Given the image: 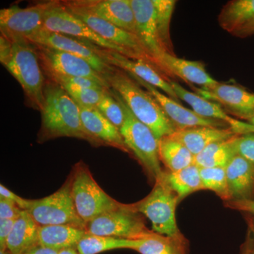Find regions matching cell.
<instances>
[{
    "label": "cell",
    "instance_id": "cell-41",
    "mask_svg": "<svg viewBox=\"0 0 254 254\" xmlns=\"http://www.w3.org/2000/svg\"><path fill=\"white\" fill-rule=\"evenodd\" d=\"M12 49V42L4 36H0V62L3 64L9 58Z\"/></svg>",
    "mask_w": 254,
    "mask_h": 254
},
{
    "label": "cell",
    "instance_id": "cell-25",
    "mask_svg": "<svg viewBox=\"0 0 254 254\" xmlns=\"http://www.w3.org/2000/svg\"><path fill=\"white\" fill-rule=\"evenodd\" d=\"M39 227L30 214L23 210L15 221L6 250L14 254H24L39 245Z\"/></svg>",
    "mask_w": 254,
    "mask_h": 254
},
{
    "label": "cell",
    "instance_id": "cell-12",
    "mask_svg": "<svg viewBox=\"0 0 254 254\" xmlns=\"http://www.w3.org/2000/svg\"><path fill=\"white\" fill-rule=\"evenodd\" d=\"M36 46L41 66L48 77H83L98 82L110 89L106 78L95 71L86 60L60 50Z\"/></svg>",
    "mask_w": 254,
    "mask_h": 254
},
{
    "label": "cell",
    "instance_id": "cell-2",
    "mask_svg": "<svg viewBox=\"0 0 254 254\" xmlns=\"http://www.w3.org/2000/svg\"><path fill=\"white\" fill-rule=\"evenodd\" d=\"M41 127L38 141L45 142L60 137H71L89 142L81 118L79 105L67 92L55 82H46L41 111Z\"/></svg>",
    "mask_w": 254,
    "mask_h": 254
},
{
    "label": "cell",
    "instance_id": "cell-3",
    "mask_svg": "<svg viewBox=\"0 0 254 254\" xmlns=\"http://www.w3.org/2000/svg\"><path fill=\"white\" fill-rule=\"evenodd\" d=\"M105 78L110 89L123 100L137 120L153 131L158 140L176 131V127L154 97L128 73L115 67Z\"/></svg>",
    "mask_w": 254,
    "mask_h": 254
},
{
    "label": "cell",
    "instance_id": "cell-20",
    "mask_svg": "<svg viewBox=\"0 0 254 254\" xmlns=\"http://www.w3.org/2000/svg\"><path fill=\"white\" fill-rule=\"evenodd\" d=\"M80 107L82 125L93 145H108L129 153L120 129L110 123L96 107Z\"/></svg>",
    "mask_w": 254,
    "mask_h": 254
},
{
    "label": "cell",
    "instance_id": "cell-47",
    "mask_svg": "<svg viewBox=\"0 0 254 254\" xmlns=\"http://www.w3.org/2000/svg\"><path fill=\"white\" fill-rule=\"evenodd\" d=\"M0 254H14L9 252V251H0Z\"/></svg>",
    "mask_w": 254,
    "mask_h": 254
},
{
    "label": "cell",
    "instance_id": "cell-18",
    "mask_svg": "<svg viewBox=\"0 0 254 254\" xmlns=\"http://www.w3.org/2000/svg\"><path fill=\"white\" fill-rule=\"evenodd\" d=\"M127 73L140 86L143 87L154 97L155 100L161 106L164 113L166 114L167 116L176 127L177 129H185V128L199 127H230L227 124L222 122L209 120V119L198 116L193 110L185 108L183 105L180 104L175 100L172 99L155 87L142 81L134 75L129 73Z\"/></svg>",
    "mask_w": 254,
    "mask_h": 254
},
{
    "label": "cell",
    "instance_id": "cell-24",
    "mask_svg": "<svg viewBox=\"0 0 254 254\" xmlns=\"http://www.w3.org/2000/svg\"><path fill=\"white\" fill-rule=\"evenodd\" d=\"M133 250L140 254H190V243L182 233L175 236L151 231L135 240Z\"/></svg>",
    "mask_w": 254,
    "mask_h": 254
},
{
    "label": "cell",
    "instance_id": "cell-14",
    "mask_svg": "<svg viewBox=\"0 0 254 254\" xmlns=\"http://www.w3.org/2000/svg\"><path fill=\"white\" fill-rule=\"evenodd\" d=\"M88 43L95 53L110 66L134 75L142 81L146 82L151 86L158 88L172 99L175 100L178 103L180 101V100L177 96L170 83L171 79L165 77L163 73L153 65L142 60L130 59L118 52L103 49L90 42Z\"/></svg>",
    "mask_w": 254,
    "mask_h": 254
},
{
    "label": "cell",
    "instance_id": "cell-1",
    "mask_svg": "<svg viewBox=\"0 0 254 254\" xmlns=\"http://www.w3.org/2000/svg\"><path fill=\"white\" fill-rule=\"evenodd\" d=\"M136 18L137 34L158 64L162 73L170 79L161 64L165 53L175 55L170 37V21L177 1L131 0Z\"/></svg>",
    "mask_w": 254,
    "mask_h": 254
},
{
    "label": "cell",
    "instance_id": "cell-28",
    "mask_svg": "<svg viewBox=\"0 0 254 254\" xmlns=\"http://www.w3.org/2000/svg\"><path fill=\"white\" fill-rule=\"evenodd\" d=\"M220 27L234 33L254 19V0H233L222 8L218 15Z\"/></svg>",
    "mask_w": 254,
    "mask_h": 254
},
{
    "label": "cell",
    "instance_id": "cell-8",
    "mask_svg": "<svg viewBox=\"0 0 254 254\" xmlns=\"http://www.w3.org/2000/svg\"><path fill=\"white\" fill-rule=\"evenodd\" d=\"M26 211L39 226L67 225L86 230V224L75 208L69 179L53 194L41 199L30 200Z\"/></svg>",
    "mask_w": 254,
    "mask_h": 254
},
{
    "label": "cell",
    "instance_id": "cell-39",
    "mask_svg": "<svg viewBox=\"0 0 254 254\" xmlns=\"http://www.w3.org/2000/svg\"><path fill=\"white\" fill-rule=\"evenodd\" d=\"M0 198H6V199L11 200L23 210H27L30 203V200L21 198V196L16 194L3 185H0Z\"/></svg>",
    "mask_w": 254,
    "mask_h": 254
},
{
    "label": "cell",
    "instance_id": "cell-29",
    "mask_svg": "<svg viewBox=\"0 0 254 254\" xmlns=\"http://www.w3.org/2000/svg\"><path fill=\"white\" fill-rule=\"evenodd\" d=\"M159 155L161 163L171 172L187 168L194 162V156L190 150L170 136L159 140Z\"/></svg>",
    "mask_w": 254,
    "mask_h": 254
},
{
    "label": "cell",
    "instance_id": "cell-33",
    "mask_svg": "<svg viewBox=\"0 0 254 254\" xmlns=\"http://www.w3.org/2000/svg\"><path fill=\"white\" fill-rule=\"evenodd\" d=\"M96 108L119 129L122 128L125 122V113L123 107L114 96L111 89L105 92Z\"/></svg>",
    "mask_w": 254,
    "mask_h": 254
},
{
    "label": "cell",
    "instance_id": "cell-31",
    "mask_svg": "<svg viewBox=\"0 0 254 254\" xmlns=\"http://www.w3.org/2000/svg\"><path fill=\"white\" fill-rule=\"evenodd\" d=\"M135 240L115 238V237L98 236L87 233L76 245L78 254H99L115 250H133Z\"/></svg>",
    "mask_w": 254,
    "mask_h": 254
},
{
    "label": "cell",
    "instance_id": "cell-43",
    "mask_svg": "<svg viewBox=\"0 0 254 254\" xmlns=\"http://www.w3.org/2000/svg\"><path fill=\"white\" fill-rule=\"evenodd\" d=\"M254 245V237L248 230L245 242L241 246L240 254H253Z\"/></svg>",
    "mask_w": 254,
    "mask_h": 254
},
{
    "label": "cell",
    "instance_id": "cell-6",
    "mask_svg": "<svg viewBox=\"0 0 254 254\" xmlns=\"http://www.w3.org/2000/svg\"><path fill=\"white\" fill-rule=\"evenodd\" d=\"M69 180L75 208L86 224L123 204L105 193L83 162L76 164Z\"/></svg>",
    "mask_w": 254,
    "mask_h": 254
},
{
    "label": "cell",
    "instance_id": "cell-23",
    "mask_svg": "<svg viewBox=\"0 0 254 254\" xmlns=\"http://www.w3.org/2000/svg\"><path fill=\"white\" fill-rule=\"evenodd\" d=\"M225 171L231 200H254V165L236 155Z\"/></svg>",
    "mask_w": 254,
    "mask_h": 254
},
{
    "label": "cell",
    "instance_id": "cell-4",
    "mask_svg": "<svg viewBox=\"0 0 254 254\" xmlns=\"http://www.w3.org/2000/svg\"><path fill=\"white\" fill-rule=\"evenodd\" d=\"M9 40L12 42L11 55L2 65L22 87L31 106L41 112L47 81L36 46L26 39Z\"/></svg>",
    "mask_w": 254,
    "mask_h": 254
},
{
    "label": "cell",
    "instance_id": "cell-10",
    "mask_svg": "<svg viewBox=\"0 0 254 254\" xmlns=\"http://www.w3.org/2000/svg\"><path fill=\"white\" fill-rule=\"evenodd\" d=\"M43 29L90 42L99 48L113 50L127 58L135 60L133 55L127 50L115 46L97 34L86 23L69 12L61 1H53L46 10Z\"/></svg>",
    "mask_w": 254,
    "mask_h": 254
},
{
    "label": "cell",
    "instance_id": "cell-38",
    "mask_svg": "<svg viewBox=\"0 0 254 254\" xmlns=\"http://www.w3.org/2000/svg\"><path fill=\"white\" fill-rule=\"evenodd\" d=\"M14 220L0 219V251H6L7 241L14 227Z\"/></svg>",
    "mask_w": 254,
    "mask_h": 254
},
{
    "label": "cell",
    "instance_id": "cell-17",
    "mask_svg": "<svg viewBox=\"0 0 254 254\" xmlns=\"http://www.w3.org/2000/svg\"><path fill=\"white\" fill-rule=\"evenodd\" d=\"M74 6L127 32L137 34L131 0H68Z\"/></svg>",
    "mask_w": 254,
    "mask_h": 254
},
{
    "label": "cell",
    "instance_id": "cell-16",
    "mask_svg": "<svg viewBox=\"0 0 254 254\" xmlns=\"http://www.w3.org/2000/svg\"><path fill=\"white\" fill-rule=\"evenodd\" d=\"M197 94L221 105L227 113L248 122L254 117V93L245 88L220 83L210 89L193 88Z\"/></svg>",
    "mask_w": 254,
    "mask_h": 254
},
{
    "label": "cell",
    "instance_id": "cell-45",
    "mask_svg": "<svg viewBox=\"0 0 254 254\" xmlns=\"http://www.w3.org/2000/svg\"><path fill=\"white\" fill-rule=\"evenodd\" d=\"M244 214H245V218L246 222H247V226H248V230H250L251 233H252L254 240V215L250 213ZM253 254H254V245Z\"/></svg>",
    "mask_w": 254,
    "mask_h": 254
},
{
    "label": "cell",
    "instance_id": "cell-46",
    "mask_svg": "<svg viewBox=\"0 0 254 254\" xmlns=\"http://www.w3.org/2000/svg\"><path fill=\"white\" fill-rule=\"evenodd\" d=\"M58 254H78V253L76 247H73V248L65 249V250L60 251Z\"/></svg>",
    "mask_w": 254,
    "mask_h": 254
},
{
    "label": "cell",
    "instance_id": "cell-15",
    "mask_svg": "<svg viewBox=\"0 0 254 254\" xmlns=\"http://www.w3.org/2000/svg\"><path fill=\"white\" fill-rule=\"evenodd\" d=\"M28 41L36 46L60 50L86 60L95 71L103 75L104 77L115 68L114 66L105 63L95 53L88 42L73 37L43 29Z\"/></svg>",
    "mask_w": 254,
    "mask_h": 254
},
{
    "label": "cell",
    "instance_id": "cell-5",
    "mask_svg": "<svg viewBox=\"0 0 254 254\" xmlns=\"http://www.w3.org/2000/svg\"><path fill=\"white\" fill-rule=\"evenodd\" d=\"M112 92L125 113V122L120 132L125 144L129 153L131 152L141 164L150 180L155 182L164 171L159 155V140L148 127L135 118L123 100Z\"/></svg>",
    "mask_w": 254,
    "mask_h": 254
},
{
    "label": "cell",
    "instance_id": "cell-13",
    "mask_svg": "<svg viewBox=\"0 0 254 254\" xmlns=\"http://www.w3.org/2000/svg\"><path fill=\"white\" fill-rule=\"evenodd\" d=\"M53 1L38 3L26 8L13 6L0 10L1 36L9 39L28 40L43 29L46 10Z\"/></svg>",
    "mask_w": 254,
    "mask_h": 254
},
{
    "label": "cell",
    "instance_id": "cell-21",
    "mask_svg": "<svg viewBox=\"0 0 254 254\" xmlns=\"http://www.w3.org/2000/svg\"><path fill=\"white\" fill-rule=\"evenodd\" d=\"M161 64L169 78L177 76L187 83L198 85L205 89L213 88L219 83L207 72L202 62L182 59L176 55L165 53L161 58Z\"/></svg>",
    "mask_w": 254,
    "mask_h": 254
},
{
    "label": "cell",
    "instance_id": "cell-27",
    "mask_svg": "<svg viewBox=\"0 0 254 254\" xmlns=\"http://www.w3.org/2000/svg\"><path fill=\"white\" fill-rule=\"evenodd\" d=\"M161 178L182 201L191 193L203 190L200 168L195 164L178 171L164 170Z\"/></svg>",
    "mask_w": 254,
    "mask_h": 254
},
{
    "label": "cell",
    "instance_id": "cell-36",
    "mask_svg": "<svg viewBox=\"0 0 254 254\" xmlns=\"http://www.w3.org/2000/svg\"><path fill=\"white\" fill-rule=\"evenodd\" d=\"M51 81L60 84V83H64L68 84L75 85L83 88H92V89L100 90V91H108V88L102 86L98 82L93 81L89 78L83 77H62V76H51L48 77Z\"/></svg>",
    "mask_w": 254,
    "mask_h": 254
},
{
    "label": "cell",
    "instance_id": "cell-34",
    "mask_svg": "<svg viewBox=\"0 0 254 254\" xmlns=\"http://www.w3.org/2000/svg\"><path fill=\"white\" fill-rule=\"evenodd\" d=\"M59 85L67 92L68 94L79 106L86 107V108L96 107L103 98L105 92L107 91L83 88V87L68 84V83H62Z\"/></svg>",
    "mask_w": 254,
    "mask_h": 254
},
{
    "label": "cell",
    "instance_id": "cell-19",
    "mask_svg": "<svg viewBox=\"0 0 254 254\" xmlns=\"http://www.w3.org/2000/svg\"><path fill=\"white\" fill-rule=\"evenodd\" d=\"M170 83L179 99L190 105L191 110L198 116L227 124L238 135L254 133L253 125L248 122L245 123L230 116L221 105L205 99L197 93L189 91L173 80H170Z\"/></svg>",
    "mask_w": 254,
    "mask_h": 254
},
{
    "label": "cell",
    "instance_id": "cell-35",
    "mask_svg": "<svg viewBox=\"0 0 254 254\" xmlns=\"http://www.w3.org/2000/svg\"><path fill=\"white\" fill-rule=\"evenodd\" d=\"M235 148L237 155L254 165V133L237 135L235 138Z\"/></svg>",
    "mask_w": 254,
    "mask_h": 254
},
{
    "label": "cell",
    "instance_id": "cell-7",
    "mask_svg": "<svg viewBox=\"0 0 254 254\" xmlns=\"http://www.w3.org/2000/svg\"><path fill=\"white\" fill-rule=\"evenodd\" d=\"M180 202L176 193L160 177L149 194L133 205L137 212L150 220L153 232L175 236L181 233L176 221V208Z\"/></svg>",
    "mask_w": 254,
    "mask_h": 254
},
{
    "label": "cell",
    "instance_id": "cell-48",
    "mask_svg": "<svg viewBox=\"0 0 254 254\" xmlns=\"http://www.w3.org/2000/svg\"><path fill=\"white\" fill-rule=\"evenodd\" d=\"M248 123H250L251 125H253L254 127V118H251L250 120H249Z\"/></svg>",
    "mask_w": 254,
    "mask_h": 254
},
{
    "label": "cell",
    "instance_id": "cell-9",
    "mask_svg": "<svg viewBox=\"0 0 254 254\" xmlns=\"http://www.w3.org/2000/svg\"><path fill=\"white\" fill-rule=\"evenodd\" d=\"M150 231L133 204L123 203L120 208L102 214L86 224L87 233L126 240H138Z\"/></svg>",
    "mask_w": 254,
    "mask_h": 254
},
{
    "label": "cell",
    "instance_id": "cell-42",
    "mask_svg": "<svg viewBox=\"0 0 254 254\" xmlns=\"http://www.w3.org/2000/svg\"><path fill=\"white\" fill-rule=\"evenodd\" d=\"M232 35L238 38H247V37L254 36V19L234 32Z\"/></svg>",
    "mask_w": 254,
    "mask_h": 254
},
{
    "label": "cell",
    "instance_id": "cell-44",
    "mask_svg": "<svg viewBox=\"0 0 254 254\" xmlns=\"http://www.w3.org/2000/svg\"><path fill=\"white\" fill-rule=\"evenodd\" d=\"M58 251L52 250L41 245H37L24 254H58Z\"/></svg>",
    "mask_w": 254,
    "mask_h": 254
},
{
    "label": "cell",
    "instance_id": "cell-30",
    "mask_svg": "<svg viewBox=\"0 0 254 254\" xmlns=\"http://www.w3.org/2000/svg\"><path fill=\"white\" fill-rule=\"evenodd\" d=\"M237 136L208 145L199 154L195 155L193 164L199 168H226L237 155L235 148Z\"/></svg>",
    "mask_w": 254,
    "mask_h": 254
},
{
    "label": "cell",
    "instance_id": "cell-37",
    "mask_svg": "<svg viewBox=\"0 0 254 254\" xmlns=\"http://www.w3.org/2000/svg\"><path fill=\"white\" fill-rule=\"evenodd\" d=\"M23 210L16 203L6 198H0V219L14 220L19 218Z\"/></svg>",
    "mask_w": 254,
    "mask_h": 254
},
{
    "label": "cell",
    "instance_id": "cell-26",
    "mask_svg": "<svg viewBox=\"0 0 254 254\" xmlns=\"http://www.w3.org/2000/svg\"><path fill=\"white\" fill-rule=\"evenodd\" d=\"M86 230L71 225H47L39 227V245L60 252L76 247Z\"/></svg>",
    "mask_w": 254,
    "mask_h": 254
},
{
    "label": "cell",
    "instance_id": "cell-22",
    "mask_svg": "<svg viewBox=\"0 0 254 254\" xmlns=\"http://www.w3.org/2000/svg\"><path fill=\"white\" fill-rule=\"evenodd\" d=\"M236 135L238 134L230 127H199L177 129L170 136L185 145L195 157L212 143Z\"/></svg>",
    "mask_w": 254,
    "mask_h": 254
},
{
    "label": "cell",
    "instance_id": "cell-40",
    "mask_svg": "<svg viewBox=\"0 0 254 254\" xmlns=\"http://www.w3.org/2000/svg\"><path fill=\"white\" fill-rule=\"evenodd\" d=\"M224 205L226 208L238 210L244 213L253 214L254 215V200H230L224 202Z\"/></svg>",
    "mask_w": 254,
    "mask_h": 254
},
{
    "label": "cell",
    "instance_id": "cell-11",
    "mask_svg": "<svg viewBox=\"0 0 254 254\" xmlns=\"http://www.w3.org/2000/svg\"><path fill=\"white\" fill-rule=\"evenodd\" d=\"M61 2L69 12L86 23L102 38L115 46L127 50L133 55L135 60H142L153 65L162 73L158 64L143 46L140 38L136 35L125 31L105 20L86 12L84 10L71 4L69 1H61Z\"/></svg>",
    "mask_w": 254,
    "mask_h": 254
},
{
    "label": "cell",
    "instance_id": "cell-32",
    "mask_svg": "<svg viewBox=\"0 0 254 254\" xmlns=\"http://www.w3.org/2000/svg\"><path fill=\"white\" fill-rule=\"evenodd\" d=\"M200 175L203 190L213 191L224 202L231 200L225 168H200Z\"/></svg>",
    "mask_w": 254,
    "mask_h": 254
}]
</instances>
